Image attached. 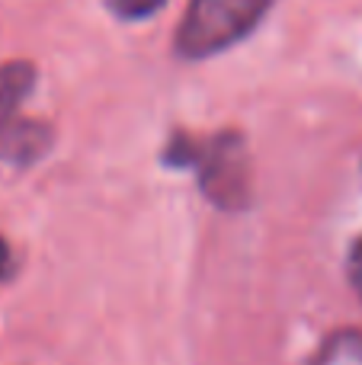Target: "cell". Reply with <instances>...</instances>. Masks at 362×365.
I'll use <instances>...</instances> for the list:
<instances>
[{"mask_svg":"<svg viewBox=\"0 0 362 365\" xmlns=\"http://www.w3.org/2000/svg\"><path fill=\"white\" fill-rule=\"evenodd\" d=\"M13 272V253H10V244L0 237V282Z\"/></svg>","mask_w":362,"mask_h":365,"instance_id":"8992f818","label":"cell"},{"mask_svg":"<svg viewBox=\"0 0 362 365\" xmlns=\"http://www.w3.org/2000/svg\"><path fill=\"white\" fill-rule=\"evenodd\" d=\"M36 71L29 64H0V158L29 164L48 148V132L19 122V106L32 93Z\"/></svg>","mask_w":362,"mask_h":365,"instance_id":"3957f363","label":"cell"},{"mask_svg":"<svg viewBox=\"0 0 362 365\" xmlns=\"http://www.w3.org/2000/svg\"><path fill=\"white\" fill-rule=\"evenodd\" d=\"M106 6L122 19H145L164 6V0H106Z\"/></svg>","mask_w":362,"mask_h":365,"instance_id":"5b68a950","label":"cell"},{"mask_svg":"<svg viewBox=\"0 0 362 365\" xmlns=\"http://www.w3.org/2000/svg\"><path fill=\"white\" fill-rule=\"evenodd\" d=\"M167 164L190 167L199 173L205 195L224 208H237L247 199V158L244 145L234 135L218 138H173L167 151Z\"/></svg>","mask_w":362,"mask_h":365,"instance_id":"7a4b0ae2","label":"cell"},{"mask_svg":"<svg viewBox=\"0 0 362 365\" xmlns=\"http://www.w3.org/2000/svg\"><path fill=\"white\" fill-rule=\"evenodd\" d=\"M273 0H190L177 32V51L183 58H209L241 42L263 19Z\"/></svg>","mask_w":362,"mask_h":365,"instance_id":"6da1fadb","label":"cell"},{"mask_svg":"<svg viewBox=\"0 0 362 365\" xmlns=\"http://www.w3.org/2000/svg\"><path fill=\"white\" fill-rule=\"evenodd\" d=\"M311 365H362V334L356 330H343V334L331 336Z\"/></svg>","mask_w":362,"mask_h":365,"instance_id":"277c9868","label":"cell"},{"mask_svg":"<svg viewBox=\"0 0 362 365\" xmlns=\"http://www.w3.org/2000/svg\"><path fill=\"white\" fill-rule=\"evenodd\" d=\"M353 282H356V289H359V298H362V240H359L356 253H353Z\"/></svg>","mask_w":362,"mask_h":365,"instance_id":"52a82bcc","label":"cell"}]
</instances>
